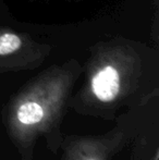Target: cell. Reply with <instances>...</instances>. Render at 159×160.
<instances>
[{
	"instance_id": "obj_1",
	"label": "cell",
	"mask_w": 159,
	"mask_h": 160,
	"mask_svg": "<svg viewBox=\"0 0 159 160\" xmlns=\"http://www.w3.org/2000/svg\"><path fill=\"white\" fill-rule=\"evenodd\" d=\"M80 74L77 60H68L45 70L13 97L7 125L20 149L28 152L40 136L56 128Z\"/></svg>"
},
{
	"instance_id": "obj_2",
	"label": "cell",
	"mask_w": 159,
	"mask_h": 160,
	"mask_svg": "<svg viewBox=\"0 0 159 160\" xmlns=\"http://www.w3.org/2000/svg\"><path fill=\"white\" fill-rule=\"evenodd\" d=\"M142 49L121 37L96 44L85 67L83 105L97 111L113 109L135 93L144 72Z\"/></svg>"
},
{
	"instance_id": "obj_3",
	"label": "cell",
	"mask_w": 159,
	"mask_h": 160,
	"mask_svg": "<svg viewBox=\"0 0 159 160\" xmlns=\"http://www.w3.org/2000/svg\"><path fill=\"white\" fill-rule=\"evenodd\" d=\"M50 51L49 44L36 42L26 33L0 26V74L36 69Z\"/></svg>"
},
{
	"instance_id": "obj_4",
	"label": "cell",
	"mask_w": 159,
	"mask_h": 160,
	"mask_svg": "<svg viewBox=\"0 0 159 160\" xmlns=\"http://www.w3.org/2000/svg\"><path fill=\"white\" fill-rule=\"evenodd\" d=\"M123 138L124 134L116 131L102 136L75 138L67 146L64 160H110Z\"/></svg>"
}]
</instances>
